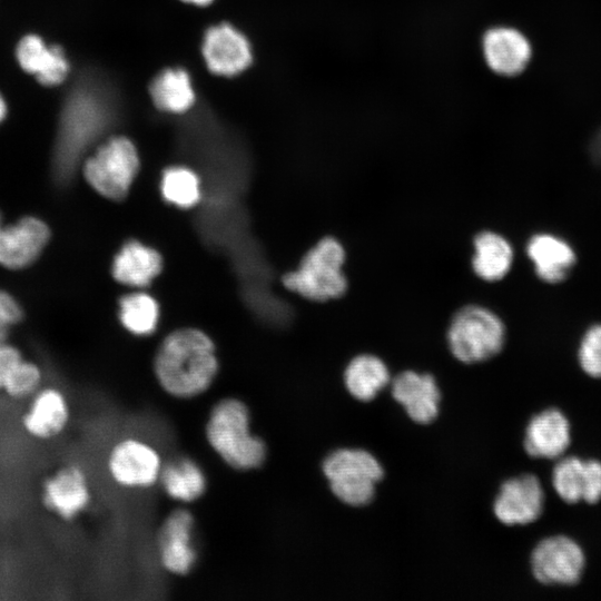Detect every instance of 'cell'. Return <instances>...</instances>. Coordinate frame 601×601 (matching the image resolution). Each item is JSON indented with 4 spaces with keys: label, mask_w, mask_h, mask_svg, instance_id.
Here are the masks:
<instances>
[{
    "label": "cell",
    "mask_w": 601,
    "mask_h": 601,
    "mask_svg": "<svg viewBox=\"0 0 601 601\" xmlns=\"http://www.w3.org/2000/svg\"><path fill=\"white\" fill-rule=\"evenodd\" d=\"M138 166V155L132 142L125 137H115L86 160L83 175L99 194L119 200L128 194Z\"/></svg>",
    "instance_id": "obj_7"
},
{
    "label": "cell",
    "mask_w": 601,
    "mask_h": 601,
    "mask_svg": "<svg viewBox=\"0 0 601 601\" xmlns=\"http://www.w3.org/2000/svg\"><path fill=\"white\" fill-rule=\"evenodd\" d=\"M149 91L156 107L168 112H185L195 101L190 77L184 69L164 70L155 77Z\"/></svg>",
    "instance_id": "obj_26"
},
{
    "label": "cell",
    "mask_w": 601,
    "mask_h": 601,
    "mask_svg": "<svg viewBox=\"0 0 601 601\" xmlns=\"http://www.w3.org/2000/svg\"><path fill=\"white\" fill-rule=\"evenodd\" d=\"M154 368L166 393L178 398H193L213 384L218 372V359L207 335L186 328L164 339L156 354Z\"/></svg>",
    "instance_id": "obj_2"
},
{
    "label": "cell",
    "mask_w": 601,
    "mask_h": 601,
    "mask_svg": "<svg viewBox=\"0 0 601 601\" xmlns=\"http://www.w3.org/2000/svg\"><path fill=\"white\" fill-rule=\"evenodd\" d=\"M194 518L184 509L174 510L160 526L157 545L162 568L171 574H188L198 558L194 544Z\"/></svg>",
    "instance_id": "obj_13"
},
{
    "label": "cell",
    "mask_w": 601,
    "mask_h": 601,
    "mask_svg": "<svg viewBox=\"0 0 601 601\" xmlns=\"http://www.w3.org/2000/svg\"><path fill=\"white\" fill-rule=\"evenodd\" d=\"M203 56L208 69L220 76H235L253 60L246 37L228 23L209 28L203 41Z\"/></svg>",
    "instance_id": "obj_16"
},
{
    "label": "cell",
    "mask_w": 601,
    "mask_h": 601,
    "mask_svg": "<svg viewBox=\"0 0 601 601\" xmlns=\"http://www.w3.org/2000/svg\"><path fill=\"white\" fill-rule=\"evenodd\" d=\"M120 319L134 334H151L157 325L158 306L149 295L142 293L127 295L120 300Z\"/></svg>",
    "instance_id": "obj_27"
},
{
    "label": "cell",
    "mask_w": 601,
    "mask_h": 601,
    "mask_svg": "<svg viewBox=\"0 0 601 601\" xmlns=\"http://www.w3.org/2000/svg\"><path fill=\"white\" fill-rule=\"evenodd\" d=\"M27 402L21 415V427L27 436L46 442L65 432L70 420V406L60 388L42 386Z\"/></svg>",
    "instance_id": "obj_14"
},
{
    "label": "cell",
    "mask_w": 601,
    "mask_h": 601,
    "mask_svg": "<svg viewBox=\"0 0 601 601\" xmlns=\"http://www.w3.org/2000/svg\"><path fill=\"white\" fill-rule=\"evenodd\" d=\"M485 61L501 76L521 73L531 58V45L519 30L510 27L489 29L482 40Z\"/></svg>",
    "instance_id": "obj_19"
},
{
    "label": "cell",
    "mask_w": 601,
    "mask_h": 601,
    "mask_svg": "<svg viewBox=\"0 0 601 601\" xmlns=\"http://www.w3.org/2000/svg\"><path fill=\"white\" fill-rule=\"evenodd\" d=\"M41 367L31 359L22 358L9 373L2 392L13 401H28L43 385Z\"/></svg>",
    "instance_id": "obj_29"
},
{
    "label": "cell",
    "mask_w": 601,
    "mask_h": 601,
    "mask_svg": "<svg viewBox=\"0 0 601 601\" xmlns=\"http://www.w3.org/2000/svg\"><path fill=\"white\" fill-rule=\"evenodd\" d=\"M570 444V422L556 408L544 410L534 415L526 425L523 445L532 457L559 460Z\"/></svg>",
    "instance_id": "obj_18"
},
{
    "label": "cell",
    "mask_w": 601,
    "mask_h": 601,
    "mask_svg": "<svg viewBox=\"0 0 601 601\" xmlns=\"http://www.w3.org/2000/svg\"><path fill=\"white\" fill-rule=\"evenodd\" d=\"M43 508L65 522L75 521L91 502L87 474L77 464H67L49 474L41 483Z\"/></svg>",
    "instance_id": "obj_9"
},
{
    "label": "cell",
    "mask_w": 601,
    "mask_h": 601,
    "mask_svg": "<svg viewBox=\"0 0 601 601\" xmlns=\"http://www.w3.org/2000/svg\"><path fill=\"white\" fill-rule=\"evenodd\" d=\"M117 99L111 86L95 73L82 75L70 90L60 118L57 158L65 170L115 120Z\"/></svg>",
    "instance_id": "obj_1"
},
{
    "label": "cell",
    "mask_w": 601,
    "mask_h": 601,
    "mask_svg": "<svg viewBox=\"0 0 601 601\" xmlns=\"http://www.w3.org/2000/svg\"><path fill=\"white\" fill-rule=\"evenodd\" d=\"M184 1L197 4V6H206V4H209L213 0H184Z\"/></svg>",
    "instance_id": "obj_35"
},
{
    "label": "cell",
    "mask_w": 601,
    "mask_h": 601,
    "mask_svg": "<svg viewBox=\"0 0 601 601\" xmlns=\"http://www.w3.org/2000/svg\"><path fill=\"white\" fill-rule=\"evenodd\" d=\"M23 318V309L19 300L9 292L0 289V342L7 337L13 326Z\"/></svg>",
    "instance_id": "obj_31"
},
{
    "label": "cell",
    "mask_w": 601,
    "mask_h": 601,
    "mask_svg": "<svg viewBox=\"0 0 601 601\" xmlns=\"http://www.w3.org/2000/svg\"><path fill=\"white\" fill-rule=\"evenodd\" d=\"M386 364L372 354L355 356L344 372V383L349 394L358 401H372L388 383Z\"/></svg>",
    "instance_id": "obj_24"
},
{
    "label": "cell",
    "mask_w": 601,
    "mask_h": 601,
    "mask_svg": "<svg viewBox=\"0 0 601 601\" xmlns=\"http://www.w3.org/2000/svg\"><path fill=\"white\" fill-rule=\"evenodd\" d=\"M544 501L540 480L535 475L524 474L501 485L493 511L496 519L505 525H525L541 516Z\"/></svg>",
    "instance_id": "obj_12"
},
{
    "label": "cell",
    "mask_w": 601,
    "mask_h": 601,
    "mask_svg": "<svg viewBox=\"0 0 601 601\" xmlns=\"http://www.w3.org/2000/svg\"><path fill=\"white\" fill-rule=\"evenodd\" d=\"M452 355L464 364L487 361L501 352L505 327L491 309L466 305L451 318L446 333Z\"/></svg>",
    "instance_id": "obj_5"
},
{
    "label": "cell",
    "mask_w": 601,
    "mask_h": 601,
    "mask_svg": "<svg viewBox=\"0 0 601 601\" xmlns=\"http://www.w3.org/2000/svg\"><path fill=\"white\" fill-rule=\"evenodd\" d=\"M526 254L539 278L546 283L564 280L575 264L573 248L551 234L532 236L526 244Z\"/></svg>",
    "instance_id": "obj_21"
},
{
    "label": "cell",
    "mask_w": 601,
    "mask_h": 601,
    "mask_svg": "<svg viewBox=\"0 0 601 601\" xmlns=\"http://www.w3.org/2000/svg\"><path fill=\"white\" fill-rule=\"evenodd\" d=\"M108 470L119 485L144 489L159 481L162 462L157 450L148 443L126 439L110 451Z\"/></svg>",
    "instance_id": "obj_11"
},
{
    "label": "cell",
    "mask_w": 601,
    "mask_h": 601,
    "mask_svg": "<svg viewBox=\"0 0 601 601\" xmlns=\"http://www.w3.org/2000/svg\"><path fill=\"white\" fill-rule=\"evenodd\" d=\"M50 239L49 226L41 218L27 215L4 223L0 211V265L19 270L33 264Z\"/></svg>",
    "instance_id": "obj_10"
},
{
    "label": "cell",
    "mask_w": 601,
    "mask_h": 601,
    "mask_svg": "<svg viewBox=\"0 0 601 601\" xmlns=\"http://www.w3.org/2000/svg\"><path fill=\"white\" fill-rule=\"evenodd\" d=\"M161 193L169 203L189 208L200 198L199 179L188 168L171 167L162 175Z\"/></svg>",
    "instance_id": "obj_28"
},
{
    "label": "cell",
    "mask_w": 601,
    "mask_h": 601,
    "mask_svg": "<svg viewBox=\"0 0 601 601\" xmlns=\"http://www.w3.org/2000/svg\"><path fill=\"white\" fill-rule=\"evenodd\" d=\"M578 358L585 374L601 378V324L585 332L580 343Z\"/></svg>",
    "instance_id": "obj_30"
},
{
    "label": "cell",
    "mask_w": 601,
    "mask_h": 601,
    "mask_svg": "<svg viewBox=\"0 0 601 601\" xmlns=\"http://www.w3.org/2000/svg\"><path fill=\"white\" fill-rule=\"evenodd\" d=\"M531 571L545 585H574L583 574L585 556L572 539L555 535L540 541L531 553Z\"/></svg>",
    "instance_id": "obj_8"
},
{
    "label": "cell",
    "mask_w": 601,
    "mask_h": 601,
    "mask_svg": "<svg viewBox=\"0 0 601 601\" xmlns=\"http://www.w3.org/2000/svg\"><path fill=\"white\" fill-rule=\"evenodd\" d=\"M24 358L21 351L7 341L0 342V392L12 368Z\"/></svg>",
    "instance_id": "obj_32"
},
{
    "label": "cell",
    "mask_w": 601,
    "mask_h": 601,
    "mask_svg": "<svg viewBox=\"0 0 601 601\" xmlns=\"http://www.w3.org/2000/svg\"><path fill=\"white\" fill-rule=\"evenodd\" d=\"M7 114V105L3 97L0 93V122L4 119Z\"/></svg>",
    "instance_id": "obj_34"
},
{
    "label": "cell",
    "mask_w": 601,
    "mask_h": 601,
    "mask_svg": "<svg viewBox=\"0 0 601 601\" xmlns=\"http://www.w3.org/2000/svg\"><path fill=\"white\" fill-rule=\"evenodd\" d=\"M205 434L216 454L235 470L257 469L266 459V445L252 433L249 410L238 398L226 397L213 406Z\"/></svg>",
    "instance_id": "obj_3"
},
{
    "label": "cell",
    "mask_w": 601,
    "mask_h": 601,
    "mask_svg": "<svg viewBox=\"0 0 601 601\" xmlns=\"http://www.w3.org/2000/svg\"><path fill=\"white\" fill-rule=\"evenodd\" d=\"M159 482L169 497L185 503L198 500L207 489L203 469L189 457H178L162 465Z\"/></svg>",
    "instance_id": "obj_25"
},
{
    "label": "cell",
    "mask_w": 601,
    "mask_h": 601,
    "mask_svg": "<svg viewBox=\"0 0 601 601\" xmlns=\"http://www.w3.org/2000/svg\"><path fill=\"white\" fill-rule=\"evenodd\" d=\"M160 269L159 254L138 242L126 244L116 256L112 266L115 278L130 286L149 284Z\"/></svg>",
    "instance_id": "obj_23"
},
{
    "label": "cell",
    "mask_w": 601,
    "mask_h": 601,
    "mask_svg": "<svg viewBox=\"0 0 601 601\" xmlns=\"http://www.w3.org/2000/svg\"><path fill=\"white\" fill-rule=\"evenodd\" d=\"M391 391L412 421L427 424L439 415L441 392L431 374L404 371L393 378Z\"/></svg>",
    "instance_id": "obj_17"
},
{
    "label": "cell",
    "mask_w": 601,
    "mask_h": 601,
    "mask_svg": "<svg viewBox=\"0 0 601 601\" xmlns=\"http://www.w3.org/2000/svg\"><path fill=\"white\" fill-rule=\"evenodd\" d=\"M323 472L333 494L352 506L368 504L375 484L384 475L381 463L365 450L341 449L332 452L323 463Z\"/></svg>",
    "instance_id": "obj_6"
},
{
    "label": "cell",
    "mask_w": 601,
    "mask_h": 601,
    "mask_svg": "<svg viewBox=\"0 0 601 601\" xmlns=\"http://www.w3.org/2000/svg\"><path fill=\"white\" fill-rule=\"evenodd\" d=\"M473 248L472 268L481 279L500 280L510 272L513 249L502 235L489 230L479 233Z\"/></svg>",
    "instance_id": "obj_22"
},
{
    "label": "cell",
    "mask_w": 601,
    "mask_h": 601,
    "mask_svg": "<svg viewBox=\"0 0 601 601\" xmlns=\"http://www.w3.org/2000/svg\"><path fill=\"white\" fill-rule=\"evenodd\" d=\"M345 258L342 243L331 236L324 237L304 255L295 270L283 276V284L313 302L339 298L348 286L343 270Z\"/></svg>",
    "instance_id": "obj_4"
},
{
    "label": "cell",
    "mask_w": 601,
    "mask_h": 601,
    "mask_svg": "<svg viewBox=\"0 0 601 601\" xmlns=\"http://www.w3.org/2000/svg\"><path fill=\"white\" fill-rule=\"evenodd\" d=\"M20 67L45 86H57L68 76L70 66L59 46H47L37 35L23 37L16 50Z\"/></svg>",
    "instance_id": "obj_20"
},
{
    "label": "cell",
    "mask_w": 601,
    "mask_h": 601,
    "mask_svg": "<svg viewBox=\"0 0 601 601\" xmlns=\"http://www.w3.org/2000/svg\"><path fill=\"white\" fill-rule=\"evenodd\" d=\"M552 486L565 503L595 504L601 500V462L560 457L552 471Z\"/></svg>",
    "instance_id": "obj_15"
},
{
    "label": "cell",
    "mask_w": 601,
    "mask_h": 601,
    "mask_svg": "<svg viewBox=\"0 0 601 601\" xmlns=\"http://www.w3.org/2000/svg\"><path fill=\"white\" fill-rule=\"evenodd\" d=\"M591 154L595 162L601 165V129L594 136L591 145Z\"/></svg>",
    "instance_id": "obj_33"
}]
</instances>
